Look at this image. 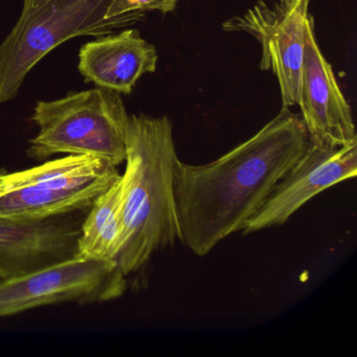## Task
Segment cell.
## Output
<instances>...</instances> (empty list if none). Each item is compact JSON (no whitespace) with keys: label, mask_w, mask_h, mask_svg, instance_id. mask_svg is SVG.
Returning <instances> with one entry per match:
<instances>
[{"label":"cell","mask_w":357,"mask_h":357,"mask_svg":"<svg viewBox=\"0 0 357 357\" xmlns=\"http://www.w3.org/2000/svg\"><path fill=\"white\" fill-rule=\"evenodd\" d=\"M158 52L137 29L98 37L79 53V72L85 82L130 95L145 74L155 73Z\"/></svg>","instance_id":"obj_10"},{"label":"cell","mask_w":357,"mask_h":357,"mask_svg":"<svg viewBox=\"0 0 357 357\" xmlns=\"http://www.w3.org/2000/svg\"><path fill=\"white\" fill-rule=\"evenodd\" d=\"M296 105L306 127L309 141L342 146L357 143L350 105L340 91L331 66L321 54L310 15Z\"/></svg>","instance_id":"obj_9"},{"label":"cell","mask_w":357,"mask_h":357,"mask_svg":"<svg viewBox=\"0 0 357 357\" xmlns=\"http://www.w3.org/2000/svg\"><path fill=\"white\" fill-rule=\"evenodd\" d=\"M120 176L102 179L83 187L28 185L14 190L0 197V217L40 219L86 210Z\"/></svg>","instance_id":"obj_11"},{"label":"cell","mask_w":357,"mask_h":357,"mask_svg":"<svg viewBox=\"0 0 357 357\" xmlns=\"http://www.w3.org/2000/svg\"><path fill=\"white\" fill-rule=\"evenodd\" d=\"M127 277L118 262L78 256L0 281V317L59 303L95 304L120 298Z\"/></svg>","instance_id":"obj_5"},{"label":"cell","mask_w":357,"mask_h":357,"mask_svg":"<svg viewBox=\"0 0 357 357\" xmlns=\"http://www.w3.org/2000/svg\"><path fill=\"white\" fill-rule=\"evenodd\" d=\"M178 0H114L106 18L135 16L144 20L148 12L160 11L167 14L174 11Z\"/></svg>","instance_id":"obj_13"},{"label":"cell","mask_w":357,"mask_h":357,"mask_svg":"<svg viewBox=\"0 0 357 357\" xmlns=\"http://www.w3.org/2000/svg\"><path fill=\"white\" fill-rule=\"evenodd\" d=\"M309 144L301 114L283 107L254 137L214 162L190 165L177 158L173 192L179 241L204 257L242 231Z\"/></svg>","instance_id":"obj_1"},{"label":"cell","mask_w":357,"mask_h":357,"mask_svg":"<svg viewBox=\"0 0 357 357\" xmlns=\"http://www.w3.org/2000/svg\"><path fill=\"white\" fill-rule=\"evenodd\" d=\"M357 174V143L335 147L309 144L300 160L279 181L243 235L284 225L298 208L328 188Z\"/></svg>","instance_id":"obj_7"},{"label":"cell","mask_w":357,"mask_h":357,"mask_svg":"<svg viewBox=\"0 0 357 357\" xmlns=\"http://www.w3.org/2000/svg\"><path fill=\"white\" fill-rule=\"evenodd\" d=\"M177 158L168 116H129L126 168L122 174V248L116 259L126 277L179 239L173 192Z\"/></svg>","instance_id":"obj_2"},{"label":"cell","mask_w":357,"mask_h":357,"mask_svg":"<svg viewBox=\"0 0 357 357\" xmlns=\"http://www.w3.org/2000/svg\"><path fill=\"white\" fill-rule=\"evenodd\" d=\"M32 120L39 127L28 158L38 162L56 154L102 158L114 167L125 162L129 116L121 93L104 87L40 101Z\"/></svg>","instance_id":"obj_4"},{"label":"cell","mask_w":357,"mask_h":357,"mask_svg":"<svg viewBox=\"0 0 357 357\" xmlns=\"http://www.w3.org/2000/svg\"><path fill=\"white\" fill-rule=\"evenodd\" d=\"M123 196L124 183L121 175L95 200L87 212L78 243L80 256L116 261L122 248Z\"/></svg>","instance_id":"obj_12"},{"label":"cell","mask_w":357,"mask_h":357,"mask_svg":"<svg viewBox=\"0 0 357 357\" xmlns=\"http://www.w3.org/2000/svg\"><path fill=\"white\" fill-rule=\"evenodd\" d=\"M114 0H24L22 15L0 45V104L12 101L50 52L72 38L105 36L142 22L106 18Z\"/></svg>","instance_id":"obj_3"},{"label":"cell","mask_w":357,"mask_h":357,"mask_svg":"<svg viewBox=\"0 0 357 357\" xmlns=\"http://www.w3.org/2000/svg\"><path fill=\"white\" fill-rule=\"evenodd\" d=\"M89 208L40 219L0 217V279L78 256L81 227Z\"/></svg>","instance_id":"obj_8"},{"label":"cell","mask_w":357,"mask_h":357,"mask_svg":"<svg viewBox=\"0 0 357 357\" xmlns=\"http://www.w3.org/2000/svg\"><path fill=\"white\" fill-rule=\"evenodd\" d=\"M1 173H3V169H0V197H3V195L8 193V190L6 189L3 179H1Z\"/></svg>","instance_id":"obj_14"},{"label":"cell","mask_w":357,"mask_h":357,"mask_svg":"<svg viewBox=\"0 0 357 357\" xmlns=\"http://www.w3.org/2000/svg\"><path fill=\"white\" fill-rule=\"evenodd\" d=\"M309 3L310 0H277L273 5L260 1L222 24L225 32H246L260 43V68L277 77L283 107L298 104Z\"/></svg>","instance_id":"obj_6"}]
</instances>
